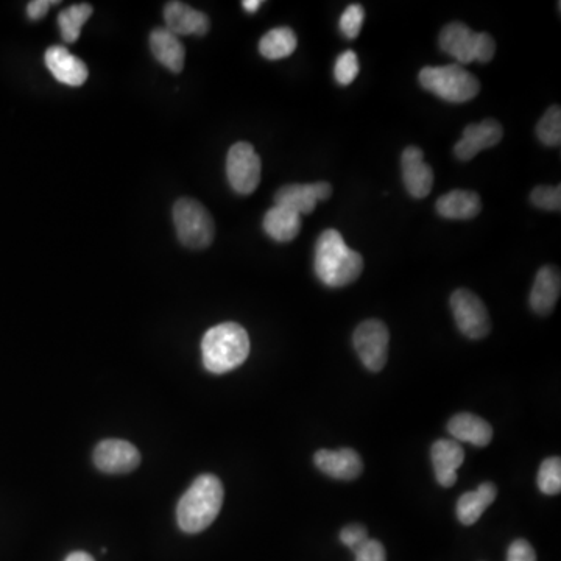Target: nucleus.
Wrapping results in <instances>:
<instances>
[{
	"mask_svg": "<svg viewBox=\"0 0 561 561\" xmlns=\"http://www.w3.org/2000/svg\"><path fill=\"white\" fill-rule=\"evenodd\" d=\"M560 292L561 278L557 267L552 265L541 267L530 292V307L533 312L541 317L551 314L560 298Z\"/></svg>",
	"mask_w": 561,
	"mask_h": 561,
	"instance_id": "obj_18",
	"label": "nucleus"
},
{
	"mask_svg": "<svg viewBox=\"0 0 561 561\" xmlns=\"http://www.w3.org/2000/svg\"><path fill=\"white\" fill-rule=\"evenodd\" d=\"M44 61L50 74L63 85L82 86L88 80L86 64L80 58L74 57L66 47H49Z\"/></svg>",
	"mask_w": 561,
	"mask_h": 561,
	"instance_id": "obj_16",
	"label": "nucleus"
},
{
	"mask_svg": "<svg viewBox=\"0 0 561 561\" xmlns=\"http://www.w3.org/2000/svg\"><path fill=\"white\" fill-rule=\"evenodd\" d=\"M92 7L88 4L71 5L58 15L61 38L72 44L82 35V27L92 15Z\"/></svg>",
	"mask_w": 561,
	"mask_h": 561,
	"instance_id": "obj_25",
	"label": "nucleus"
},
{
	"mask_svg": "<svg viewBox=\"0 0 561 561\" xmlns=\"http://www.w3.org/2000/svg\"><path fill=\"white\" fill-rule=\"evenodd\" d=\"M538 488L547 496H555L561 491L560 457H549L541 463L537 477Z\"/></svg>",
	"mask_w": 561,
	"mask_h": 561,
	"instance_id": "obj_27",
	"label": "nucleus"
},
{
	"mask_svg": "<svg viewBox=\"0 0 561 561\" xmlns=\"http://www.w3.org/2000/svg\"><path fill=\"white\" fill-rule=\"evenodd\" d=\"M403 180L407 192L413 198H426L434 187V172L431 166L424 163L423 150L418 147H407L401 156Z\"/></svg>",
	"mask_w": 561,
	"mask_h": 561,
	"instance_id": "obj_14",
	"label": "nucleus"
},
{
	"mask_svg": "<svg viewBox=\"0 0 561 561\" xmlns=\"http://www.w3.org/2000/svg\"><path fill=\"white\" fill-rule=\"evenodd\" d=\"M64 561H96L91 555L86 554V552H72L68 558Z\"/></svg>",
	"mask_w": 561,
	"mask_h": 561,
	"instance_id": "obj_36",
	"label": "nucleus"
},
{
	"mask_svg": "<svg viewBox=\"0 0 561 561\" xmlns=\"http://www.w3.org/2000/svg\"><path fill=\"white\" fill-rule=\"evenodd\" d=\"M60 4V2H52V0H32L27 5V15L32 21H39L43 19L44 16L49 13L50 7L52 5Z\"/></svg>",
	"mask_w": 561,
	"mask_h": 561,
	"instance_id": "obj_34",
	"label": "nucleus"
},
{
	"mask_svg": "<svg viewBox=\"0 0 561 561\" xmlns=\"http://www.w3.org/2000/svg\"><path fill=\"white\" fill-rule=\"evenodd\" d=\"M365 21V10L362 5L354 4L343 11L340 18V30L348 39H356L360 35Z\"/></svg>",
	"mask_w": 561,
	"mask_h": 561,
	"instance_id": "obj_30",
	"label": "nucleus"
},
{
	"mask_svg": "<svg viewBox=\"0 0 561 561\" xmlns=\"http://www.w3.org/2000/svg\"><path fill=\"white\" fill-rule=\"evenodd\" d=\"M507 561H537V554L529 541L515 540L510 544Z\"/></svg>",
	"mask_w": 561,
	"mask_h": 561,
	"instance_id": "obj_33",
	"label": "nucleus"
},
{
	"mask_svg": "<svg viewBox=\"0 0 561 561\" xmlns=\"http://www.w3.org/2000/svg\"><path fill=\"white\" fill-rule=\"evenodd\" d=\"M498 488L491 482H484L476 491L462 494L457 502V518L463 526H473L484 515L485 510L496 501Z\"/></svg>",
	"mask_w": 561,
	"mask_h": 561,
	"instance_id": "obj_22",
	"label": "nucleus"
},
{
	"mask_svg": "<svg viewBox=\"0 0 561 561\" xmlns=\"http://www.w3.org/2000/svg\"><path fill=\"white\" fill-rule=\"evenodd\" d=\"M451 311L457 326L468 339H484L490 334V314L484 301L468 289H459L451 295Z\"/></svg>",
	"mask_w": 561,
	"mask_h": 561,
	"instance_id": "obj_9",
	"label": "nucleus"
},
{
	"mask_svg": "<svg viewBox=\"0 0 561 561\" xmlns=\"http://www.w3.org/2000/svg\"><path fill=\"white\" fill-rule=\"evenodd\" d=\"M448 432L459 442L471 443L477 448H485L493 440V427L484 418L473 413H459L448 423Z\"/></svg>",
	"mask_w": 561,
	"mask_h": 561,
	"instance_id": "obj_19",
	"label": "nucleus"
},
{
	"mask_svg": "<svg viewBox=\"0 0 561 561\" xmlns=\"http://www.w3.org/2000/svg\"><path fill=\"white\" fill-rule=\"evenodd\" d=\"M223 485L214 474H202L178 502V526L186 533L208 529L219 516L223 504Z\"/></svg>",
	"mask_w": 561,
	"mask_h": 561,
	"instance_id": "obj_2",
	"label": "nucleus"
},
{
	"mask_svg": "<svg viewBox=\"0 0 561 561\" xmlns=\"http://www.w3.org/2000/svg\"><path fill=\"white\" fill-rule=\"evenodd\" d=\"M315 275L325 286H350L362 275L364 259L345 244L337 230L323 231L315 245Z\"/></svg>",
	"mask_w": 561,
	"mask_h": 561,
	"instance_id": "obj_1",
	"label": "nucleus"
},
{
	"mask_svg": "<svg viewBox=\"0 0 561 561\" xmlns=\"http://www.w3.org/2000/svg\"><path fill=\"white\" fill-rule=\"evenodd\" d=\"M504 128L498 120L485 119L480 124L468 125L462 139L454 147V155L460 161H471L482 150L491 149L501 142Z\"/></svg>",
	"mask_w": 561,
	"mask_h": 561,
	"instance_id": "obj_11",
	"label": "nucleus"
},
{
	"mask_svg": "<svg viewBox=\"0 0 561 561\" xmlns=\"http://www.w3.org/2000/svg\"><path fill=\"white\" fill-rule=\"evenodd\" d=\"M166 29L175 36H205L209 32V18L183 2H169L164 8Z\"/></svg>",
	"mask_w": 561,
	"mask_h": 561,
	"instance_id": "obj_15",
	"label": "nucleus"
},
{
	"mask_svg": "<svg viewBox=\"0 0 561 561\" xmlns=\"http://www.w3.org/2000/svg\"><path fill=\"white\" fill-rule=\"evenodd\" d=\"M353 345L364 367L378 373L389 359V328L381 320H365L354 331Z\"/></svg>",
	"mask_w": 561,
	"mask_h": 561,
	"instance_id": "obj_7",
	"label": "nucleus"
},
{
	"mask_svg": "<svg viewBox=\"0 0 561 561\" xmlns=\"http://www.w3.org/2000/svg\"><path fill=\"white\" fill-rule=\"evenodd\" d=\"M438 216L449 220H470L482 211V200L473 191H451L435 203Z\"/></svg>",
	"mask_w": 561,
	"mask_h": 561,
	"instance_id": "obj_20",
	"label": "nucleus"
},
{
	"mask_svg": "<svg viewBox=\"0 0 561 561\" xmlns=\"http://www.w3.org/2000/svg\"><path fill=\"white\" fill-rule=\"evenodd\" d=\"M530 200L537 208L544 211H560L561 186H538L530 194Z\"/></svg>",
	"mask_w": 561,
	"mask_h": 561,
	"instance_id": "obj_29",
	"label": "nucleus"
},
{
	"mask_svg": "<svg viewBox=\"0 0 561 561\" xmlns=\"http://www.w3.org/2000/svg\"><path fill=\"white\" fill-rule=\"evenodd\" d=\"M368 540H370L368 530L362 524H350V526L343 527L342 532H340V541L346 547H350L353 552H356Z\"/></svg>",
	"mask_w": 561,
	"mask_h": 561,
	"instance_id": "obj_31",
	"label": "nucleus"
},
{
	"mask_svg": "<svg viewBox=\"0 0 561 561\" xmlns=\"http://www.w3.org/2000/svg\"><path fill=\"white\" fill-rule=\"evenodd\" d=\"M261 5V0H244V2H242V7H244V10L248 11V13H256Z\"/></svg>",
	"mask_w": 561,
	"mask_h": 561,
	"instance_id": "obj_35",
	"label": "nucleus"
},
{
	"mask_svg": "<svg viewBox=\"0 0 561 561\" xmlns=\"http://www.w3.org/2000/svg\"><path fill=\"white\" fill-rule=\"evenodd\" d=\"M203 364L214 374H225L244 364L250 354V337L237 323H222L202 340Z\"/></svg>",
	"mask_w": 561,
	"mask_h": 561,
	"instance_id": "obj_3",
	"label": "nucleus"
},
{
	"mask_svg": "<svg viewBox=\"0 0 561 561\" xmlns=\"http://www.w3.org/2000/svg\"><path fill=\"white\" fill-rule=\"evenodd\" d=\"M354 555L356 561H387L384 546L378 540H368L354 552Z\"/></svg>",
	"mask_w": 561,
	"mask_h": 561,
	"instance_id": "obj_32",
	"label": "nucleus"
},
{
	"mask_svg": "<svg viewBox=\"0 0 561 561\" xmlns=\"http://www.w3.org/2000/svg\"><path fill=\"white\" fill-rule=\"evenodd\" d=\"M261 169V158L248 142H237L226 156V177L237 194L250 195L258 189Z\"/></svg>",
	"mask_w": 561,
	"mask_h": 561,
	"instance_id": "obj_8",
	"label": "nucleus"
},
{
	"mask_svg": "<svg viewBox=\"0 0 561 561\" xmlns=\"http://www.w3.org/2000/svg\"><path fill=\"white\" fill-rule=\"evenodd\" d=\"M150 50L153 57L173 74H180L184 68L186 50L178 36L167 29H155L150 33Z\"/></svg>",
	"mask_w": 561,
	"mask_h": 561,
	"instance_id": "obj_21",
	"label": "nucleus"
},
{
	"mask_svg": "<svg viewBox=\"0 0 561 561\" xmlns=\"http://www.w3.org/2000/svg\"><path fill=\"white\" fill-rule=\"evenodd\" d=\"M94 463L103 473L125 474L138 468L141 454L124 440H105L94 451Z\"/></svg>",
	"mask_w": 561,
	"mask_h": 561,
	"instance_id": "obj_12",
	"label": "nucleus"
},
{
	"mask_svg": "<svg viewBox=\"0 0 561 561\" xmlns=\"http://www.w3.org/2000/svg\"><path fill=\"white\" fill-rule=\"evenodd\" d=\"M432 465L438 484L451 488L457 482V470L465 460V451L456 440H437L431 449Z\"/></svg>",
	"mask_w": 561,
	"mask_h": 561,
	"instance_id": "obj_17",
	"label": "nucleus"
},
{
	"mask_svg": "<svg viewBox=\"0 0 561 561\" xmlns=\"http://www.w3.org/2000/svg\"><path fill=\"white\" fill-rule=\"evenodd\" d=\"M264 231L276 242H292L301 231V216L284 206H273L264 216Z\"/></svg>",
	"mask_w": 561,
	"mask_h": 561,
	"instance_id": "obj_23",
	"label": "nucleus"
},
{
	"mask_svg": "<svg viewBox=\"0 0 561 561\" xmlns=\"http://www.w3.org/2000/svg\"><path fill=\"white\" fill-rule=\"evenodd\" d=\"M173 223L184 247L203 250L216 237V225L208 209L192 198H180L173 206Z\"/></svg>",
	"mask_w": 561,
	"mask_h": 561,
	"instance_id": "obj_6",
	"label": "nucleus"
},
{
	"mask_svg": "<svg viewBox=\"0 0 561 561\" xmlns=\"http://www.w3.org/2000/svg\"><path fill=\"white\" fill-rule=\"evenodd\" d=\"M420 85L449 103H465L480 92V82L459 64L427 66L421 69Z\"/></svg>",
	"mask_w": 561,
	"mask_h": 561,
	"instance_id": "obj_4",
	"label": "nucleus"
},
{
	"mask_svg": "<svg viewBox=\"0 0 561 561\" xmlns=\"http://www.w3.org/2000/svg\"><path fill=\"white\" fill-rule=\"evenodd\" d=\"M537 136L541 144L547 147H558L561 142V110L554 105L546 111L537 125Z\"/></svg>",
	"mask_w": 561,
	"mask_h": 561,
	"instance_id": "obj_26",
	"label": "nucleus"
},
{
	"mask_svg": "<svg viewBox=\"0 0 561 561\" xmlns=\"http://www.w3.org/2000/svg\"><path fill=\"white\" fill-rule=\"evenodd\" d=\"M359 75V58L353 50H346L337 58L334 66V77L337 83L342 86L351 85Z\"/></svg>",
	"mask_w": 561,
	"mask_h": 561,
	"instance_id": "obj_28",
	"label": "nucleus"
},
{
	"mask_svg": "<svg viewBox=\"0 0 561 561\" xmlns=\"http://www.w3.org/2000/svg\"><path fill=\"white\" fill-rule=\"evenodd\" d=\"M440 49L456 58L460 64H470L473 61L488 63L496 53V43L488 33H476L462 24L451 22L446 25L438 38Z\"/></svg>",
	"mask_w": 561,
	"mask_h": 561,
	"instance_id": "obj_5",
	"label": "nucleus"
},
{
	"mask_svg": "<svg viewBox=\"0 0 561 561\" xmlns=\"http://www.w3.org/2000/svg\"><path fill=\"white\" fill-rule=\"evenodd\" d=\"M332 195V186L326 181L314 184H289L275 194V205L292 209L300 216L314 212L318 202L328 200Z\"/></svg>",
	"mask_w": 561,
	"mask_h": 561,
	"instance_id": "obj_10",
	"label": "nucleus"
},
{
	"mask_svg": "<svg viewBox=\"0 0 561 561\" xmlns=\"http://www.w3.org/2000/svg\"><path fill=\"white\" fill-rule=\"evenodd\" d=\"M298 39L289 27L270 30L259 41V52L267 60H283L297 50Z\"/></svg>",
	"mask_w": 561,
	"mask_h": 561,
	"instance_id": "obj_24",
	"label": "nucleus"
},
{
	"mask_svg": "<svg viewBox=\"0 0 561 561\" xmlns=\"http://www.w3.org/2000/svg\"><path fill=\"white\" fill-rule=\"evenodd\" d=\"M314 463L323 474L337 480H354L364 471V462L351 448L322 449L315 452Z\"/></svg>",
	"mask_w": 561,
	"mask_h": 561,
	"instance_id": "obj_13",
	"label": "nucleus"
}]
</instances>
